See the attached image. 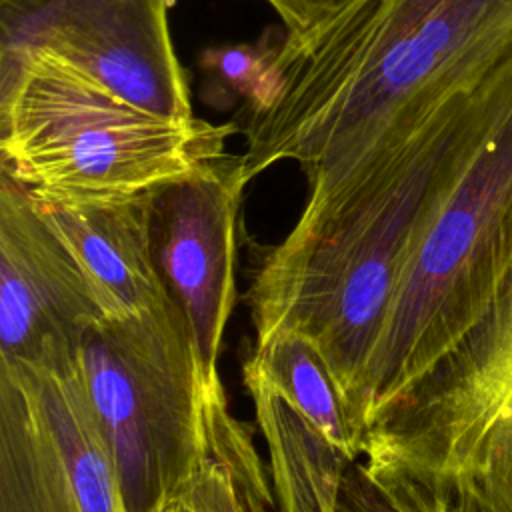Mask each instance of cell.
Masks as SVG:
<instances>
[{
    "label": "cell",
    "mask_w": 512,
    "mask_h": 512,
    "mask_svg": "<svg viewBox=\"0 0 512 512\" xmlns=\"http://www.w3.org/2000/svg\"><path fill=\"white\" fill-rule=\"evenodd\" d=\"M264 376L352 462L362 454L360 436L344 398L316 344L294 330L254 350Z\"/></svg>",
    "instance_id": "4fadbf2b"
},
{
    "label": "cell",
    "mask_w": 512,
    "mask_h": 512,
    "mask_svg": "<svg viewBox=\"0 0 512 512\" xmlns=\"http://www.w3.org/2000/svg\"><path fill=\"white\" fill-rule=\"evenodd\" d=\"M80 362L126 512H160L204 456V380L184 312L166 292L136 314L100 318Z\"/></svg>",
    "instance_id": "8992f818"
},
{
    "label": "cell",
    "mask_w": 512,
    "mask_h": 512,
    "mask_svg": "<svg viewBox=\"0 0 512 512\" xmlns=\"http://www.w3.org/2000/svg\"><path fill=\"white\" fill-rule=\"evenodd\" d=\"M146 194L106 200L30 194L42 218L82 266L108 318L146 310L166 294L150 254Z\"/></svg>",
    "instance_id": "8fae6325"
},
{
    "label": "cell",
    "mask_w": 512,
    "mask_h": 512,
    "mask_svg": "<svg viewBox=\"0 0 512 512\" xmlns=\"http://www.w3.org/2000/svg\"><path fill=\"white\" fill-rule=\"evenodd\" d=\"M244 384L264 436L278 512H338L350 462L260 370L244 364Z\"/></svg>",
    "instance_id": "7c38bea8"
},
{
    "label": "cell",
    "mask_w": 512,
    "mask_h": 512,
    "mask_svg": "<svg viewBox=\"0 0 512 512\" xmlns=\"http://www.w3.org/2000/svg\"><path fill=\"white\" fill-rule=\"evenodd\" d=\"M512 50V0H356L256 64L244 106L252 180L292 160L322 190L474 92Z\"/></svg>",
    "instance_id": "6da1fadb"
},
{
    "label": "cell",
    "mask_w": 512,
    "mask_h": 512,
    "mask_svg": "<svg viewBox=\"0 0 512 512\" xmlns=\"http://www.w3.org/2000/svg\"><path fill=\"white\" fill-rule=\"evenodd\" d=\"M512 272V50L480 86V116L424 218L366 362L360 442L478 324Z\"/></svg>",
    "instance_id": "3957f363"
},
{
    "label": "cell",
    "mask_w": 512,
    "mask_h": 512,
    "mask_svg": "<svg viewBox=\"0 0 512 512\" xmlns=\"http://www.w3.org/2000/svg\"><path fill=\"white\" fill-rule=\"evenodd\" d=\"M384 500L512 512V272L466 338L362 440Z\"/></svg>",
    "instance_id": "5b68a950"
},
{
    "label": "cell",
    "mask_w": 512,
    "mask_h": 512,
    "mask_svg": "<svg viewBox=\"0 0 512 512\" xmlns=\"http://www.w3.org/2000/svg\"><path fill=\"white\" fill-rule=\"evenodd\" d=\"M100 318L106 314L78 260L30 192L0 170V360L74 368Z\"/></svg>",
    "instance_id": "30bf717a"
},
{
    "label": "cell",
    "mask_w": 512,
    "mask_h": 512,
    "mask_svg": "<svg viewBox=\"0 0 512 512\" xmlns=\"http://www.w3.org/2000/svg\"><path fill=\"white\" fill-rule=\"evenodd\" d=\"M176 500L182 512H246L232 466L206 438L204 456Z\"/></svg>",
    "instance_id": "5bb4252c"
},
{
    "label": "cell",
    "mask_w": 512,
    "mask_h": 512,
    "mask_svg": "<svg viewBox=\"0 0 512 512\" xmlns=\"http://www.w3.org/2000/svg\"><path fill=\"white\" fill-rule=\"evenodd\" d=\"M394 512H452V510L430 500H408V502H402Z\"/></svg>",
    "instance_id": "e0dca14e"
},
{
    "label": "cell",
    "mask_w": 512,
    "mask_h": 512,
    "mask_svg": "<svg viewBox=\"0 0 512 512\" xmlns=\"http://www.w3.org/2000/svg\"><path fill=\"white\" fill-rule=\"evenodd\" d=\"M278 14L284 38L276 44L280 50H296L310 42L334 18H338L356 0H266Z\"/></svg>",
    "instance_id": "2e32d148"
},
{
    "label": "cell",
    "mask_w": 512,
    "mask_h": 512,
    "mask_svg": "<svg viewBox=\"0 0 512 512\" xmlns=\"http://www.w3.org/2000/svg\"><path fill=\"white\" fill-rule=\"evenodd\" d=\"M0 512H126L82 362L0 360Z\"/></svg>",
    "instance_id": "52a82bcc"
},
{
    "label": "cell",
    "mask_w": 512,
    "mask_h": 512,
    "mask_svg": "<svg viewBox=\"0 0 512 512\" xmlns=\"http://www.w3.org/2000/svg\"><path fill=\"white\" fill-rule=\"evenodd\" d=\"M214 448L232 466L246 512H270L276 504L272 496L274 490H270L272 486L264 474L262 460L254 448L252 430L244 424L228 426L216 436Z\"/></svg>",
    "instance_id": "9a60e30c"
},
{
    "label": "cell",
    "mask_w": 512,
    "mask_h": 512,
    "mask_svg": "<svg viewBox=\"0 0 512 512\" xmlns=\"http://www.w3.org/2000/svg\"><path fill=\"white\" fill-rule=\"evenodd\" d=\"M234 130L146 112L46 52L0 70V170L40 198L144 194L226 154Z\"/></svg>",
    "instance_id": "277c9868"
},
{
    "label": "cell",
    "mask_w": 512,
    "mask_h": 512,
    "mask_svg": "<svg viewBox=\"0 0 512 512\" xmlns=\"http://www.w3.org/2000/svg\"><path fill=\"white\" fill-rule=\"evenodd\" d=\"M160 512H182V508H180V504H178V500L174 498V500H170Z\"/></svg>",
    "instance_id": "ac0fdd59"
},
{
    "label": "cell",
    "mask_w": 512,
    "mask_h": 512,
    "mask_svg": "<svg viewBox=\"0 0 512 512\" xmlns=\"http://www.w3.org/2000/svg\"><path fill=\"white\" fill-rule=\"evenodd\" d=\"M244 156L222 154L146 194L156 274L184 312L204 384L218 380V354L236 302V228L248 184Z\"/></svg>",
    "instance_id": "9c48e42d"
},
{
    "label": "cell",
    "mask_w": 512,
    "mask_h": 512,
    "mask_svg": "<svg viewBox=\"0 0 512 512\" xmlns=\"http://www.w3.org/2000/svg\"><path fill=\"white\" fill-rule=\"evenodd\" d=\"M480 86L352 174L308 192L296 224L250 286L256 348L288 330L308 336L354 428L366 362L412 242L474 136Z\"/></svg>",
    "instance_id": "7a4b0ae2"
},
{
    "label": "cell",
    "mask_w": 512,
    "mask_h": 512,
    "mask_svg": "<svg viewBox=\"0 0 512 512\" xmlns=\"http://www.w3.org/2000/svg\"><path fill=\"white\" fill-rule=\"evenodd\" d=\"M170 0H0V70L52 54L126 102L192 120L190 88L168 26Z\"/></svg>",
    "instance_id": "ba28073f"
}]
</instances>
